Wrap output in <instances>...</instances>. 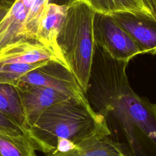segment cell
Returning a JSON list of instances; mask_svg holds the SVG:
<instances>
[{"label":"cell","mask_w":156,"mask_h":156,"mask_svg":"<svg viewBox=\"0 0 156 156\" xmlns=\"http://www.w3.org/2000/svg\"></svg>","instance_id":"23"},{"label":"cell","mask_w":156,"mask_h":156,"mask_svg":"<svg viewBox=\"0 0 156 156\" xmlns=\"http://www.w3.org/2000/svg\"><path fill=\"white\" fill-rule=\"evenodd\" d=\"M33 156H37V155H36V154H34Z\"/></svg>","instance_id":"22"},{"label":"cell","mask_w":156,"mask_h":156,"mask_svg":"<svg viewBox=\"0 0 156 156\" xmlns=\"http://www.w3.org/2000/svg\"><path fill=\"white\" fill-rule=\"evenodd\" d=\"M53 60L67 66L51 48L37 40L16 43L0 51V65L9 63H35ZM68 67V66H67Z\"/></svg>","instance_id":"8"},{"label":"cell","mask_w":156,"mask_h":156,"mask_svg":"<svg viewBox=\"0 0 156 156\" xmlns=\"http://www.w3.org/2000/svg\"><path fill=\"white\" fill-rule=\"evenodd\" d=\"M48 4V0H34L25 23L26 31L30 39L36 40L38 26Z\"/></svg>","instance_id":"16"},{"label":"cell","mask_w":156,"mask_h":156,"mask_svg":"<svg viewBox=\"0 0 156 156\" xmlns=\"http://www.w3.org/2000/svg\"><path fill=\"white\" fill-rule=\"evenodd\" d=\"M10 9L7 7H1L0 8V22L4 19V18L5 16V15L9 12V10Z\"/></svg>","instance_id":"21"},{"label":"cell","mask_w":156,"mask_h":156,"mask_svg":"<svg viewBox=\"0 0 156 156\" xmlns=\"http://www.w3.org/2000/svg\"><path fill=\"white\" fill-rule=\"evenodd\" d=\"M25 133L35 150L46 154L56 149L59 140L77 145L98 135L108 136L109 132L104 118L87 100L70 97L48 108Z\"/></svg>","instance_id":"2"},{"label":"cell","mask_w":156,"mask_h":156,"mask_svg":"<svg viewBox=\"0 0 156 156\" xmlns=\"http://www.w3.org/2000/svg\"><path fill=\"white\" fill-rule=\"evenodd\" d=\"M17 0H0V8L7 7L10 9Z\"/></svg>","instance_id":"20"},{"label":"cell","mask_w":156,"mask_h":156,"mask_svg":"<svg viewBox=\"0 0 156 156\" xmlns=\"http://www.w3.org/2000/svg\"><path fill=\"white\" fill-rule=\"evenodd\" d=\"M95 12L79 0L68 7L57 43L68 68L86 91L92 64Z\"/></svg>","instance_id":"3"},{"label":"cell","mask_w":156,"mask_h":156,"mask_svg":"<svg viewBox=\"0 0 156 156\" xmlns=\"http://www.w3.org/2000/svg\"><path fill=\"white\" fill-rule=\"evenodd\" d=\"M110 16L137 44L141 54L156 55V21L151 16L126 12Z\"/></svg>","instance_id":"6"},{"label":"cell","mask_w":156,"mask_h":156,"mask_svg":"<svg viewBox=\"0 0 156 156\" xmlns=\"http://www.w3.org/2000/svg\"><path fill=\"white\" fill-rule=\"evenodd\" d=\"M27 13L22 1L17 0L0 22V51L16 43L32 40L25 29Z\"/></svg>","instance_id":"10"},{"label":"cell","mask_w":156,"mask_h":156,"mask_svg":"<svg viewBox=\"0 0 156 156\" xmlns=\"http://www.w3.org/2000/svg\"><path fill=\"white\" fill-rule=\"evenodd\" d=\"M79 0H48V4H54L58 5L69 7Z\"/></svg>","instance_id":"19"},{"label":"cell","mask_w":156,"mask_h":156,"mask_svg":"<svg viewBox=\"0 0 156 156\" xmlns=\"http://www.w3.org/2000/svg\"><path fill=\"white\" fill-rule=\"evenodd\" d=\"M67 9L68 7L66 6L48 4L41 16L36 33V40L51 48L64 61L57 43V38Z\"/></svg>","instance_id":"9"},{"label":"cell","mask_w":156,"mask_h":156,"mask_svg":"<svg viewBox=\"0 0 156 156\" xmlns=\"http://www.w3.org/2000/svg\"><path fill=\"white\" fill-rule=\"evenodd\" d=\"M141 2L151 14L152 18L156 21V0H141Z\"/></svg>","instance_id":"18"},{"label":"cell","mask_w":156,"mask_h":156,"mask_svg":"<svg viewBox=\"0 0 156 156\" xmlns=\"http://www.w3.org/2000/svg\"><path fill=\"white\" fill-rule=\"evenodd\" d=\"M95 12L110 15L116 12H131L151 16L141 0H81Z\"/></svg>","instance_id":"13"},{"label":"cell","mask_w":156,"mask_h":156,"mask_svg":"<svg viewBox=\"0 0 156 156\" xmlns=\"http://www.w3.org/2000/svg\"><path fill=\"white\" fill-rule=\"evenodd\" d=\"M48 61L35 63H9L0 65V83L16 85L19 79L24 74L35 69Z\"/></svg>","instance_id":"15"},{"label":"cell","mask_w":156,"mask_h":156,"mask_svg":"<svg viewBox=\"0 0 156 156\" xmlns=\"http://www.w3.org/2000/svg\"><path fill=\"white\" fill-rule=\"evenodd\" d=\"M45 156H124L108 135H98L86 140L68 152L52 151Z\"/></svg>","instance_id":"11"},{"label":"cell","mask_w":156,"mask_h":156,"mask_svg":"<svg viewBox=\"0 0 156 156\" xmlns=\"http://www.w3.org/2000/svg\"><path fill=\"white\" fill-rule=\"evenodd\" d=\"M19 83L51 88L69 96L87 100L85 92L69 68L56 61H48L27 73L19 79Z\"/></svg>","instance_id":"5"},{"label":"cell","mask_w":156,"mask_h":156,"mask_svg":"<svg viewBox=\"0 0 156 156\" xmlns=\"http://www.w3.org/2000/svg\"><path fill=\"white\" fill-rule=\"evenodd\" d=\"M129 62L95 43L86 98L104 118L108 137L124 156H156V105L132 88Z\"/></svg>","instance_id":"1"},{"label":"cell","mask_w":156,"mask_h":156,"mask_svg":"<svg viewBox=\"0 0 156 156\" xmlns=\"http://www.w3.org/2000/svg\"><path fill=\"white\" fill-rule=\"evenodd\" d=\"M93 37L94 43L115 59L129 62L142 54L137 44L110 15L95 12Z\"/></svg>","instance_id":"4"},{"label":"cell","mask_w":156,"mask_h":156,"mask_svg":"<svg viewBox=\"0 0 156 156\" xmlns=\"http://www.w3.org/2000/svg\"><path fill=\"white\" fill-rule=\"evenodd\" d=\"M0 133L15 136L24 135L25 132L0 111Z\"/></svg>","instance_id":"17"},{"label":"cell","mask_w":156,"mask_h":156,"mask_svg":"<svg viewBox=\"0 0 156 156\" xmlns=\"http://www.w3.org/2000/svg\"><path fill=\"white\" fill-rule=\"evenodd\" d=\"M0 111L26 132L28 129L21 96L17 87L0 83Z\"/></svg>","instance_id":"12"},{"label":"cell","mask_w":156,"mask_h":156,"mask_svg":"<svg viewBox=\"0 0 156 156\" xmlns=\"http://www.w3.org/2000/svg\"><path fill=\"white\" fill-rule=\"evenodd\" d=\"M16 86L22 101L27 130L48 108L71 97L62 91L42 86L21 83Z\"/></svg>","instance_id":"7"},{"label":"cell","mask_w":156,"mask_h":156,"mask_svg":"<svg viewBox=\"0 0 156 156\" xmlns=\"http://www.w3.org/2000/svg\"><path fill=\"white\" fill-rule=\"evenodd\" d=\"M35 150L29 137L0 133V156H33Z\"/></svg>","instance_id":"14"}]
</instances>
